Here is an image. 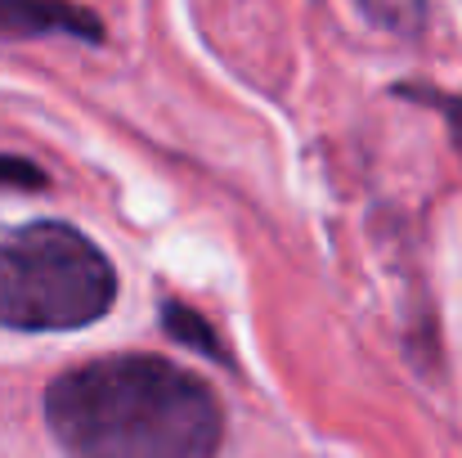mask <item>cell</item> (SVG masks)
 Here are the masks:
<instances>
[{
	"mask_svg": "<svg viewBox=\"0 0 462 458\" xmlns=\"http://www.w3.org/2000/svg\"><path fill=\"white\" fill-rule=\"evenodd\" d=\"M117 270L99 243L63 220L0 225V328L68 332L104 319Z\"/></svg>",
	"mask_w": 462,
	"mask_h": 458,
	"instance_id": "obj_2",
	"label": "cell"
},
{
	"mask_svg": "<svg viewBox=\"0 0 462 458\" xmlns=\"http://www.w3.org/2000/svg\"><path fill=\"white\" fill-rule=\"evenodd\" d=\"M0 32H14V36L63 32V36H81V41H104V23L90 9L45 5V0H0Z\"/></svg>",
	"mask_w": 462,
	"mask_h": 458,
	"instance_id": "obj_3",
	"label": "cell"
},
{
	"mask_svg": "<svg viewBox=\"0 0 462 458\" xmlns=\"http://www.w3.org/2000/svg\"><path fill=\"white\" fill-rule=\"evenodd\" d=\"M162 328H166L180 346H189V351H198V355H207V360H216V364H234V360H229V346L220 341V332H216L198 310H189L184 302H162Z\"/></svg>",
	"mask_w": 462,
	"mask_h": 458,
	"instance_id": "obj_4",
	"label": "cell"
},
{
	"mask_svg": "<svg viewBox=\"0 0 462 458\" xmlns=\"http://www.w3.org/2000/svg\"><path fill=\"white\" fill-rule=\"evenodd\" d=\"M45 423L72 458H216V391L162 355H104L45 391Z\"/></svg>",
	"mask_w": 462,
	"mask_h": 458,
	"instance_id": "obj_1",
	"label": "cell"
},
{
	"mask_svg": "<svg viewBox=\"0 0 462 458\" xmlns=\"http://www.w3.org/2000/svg\"><path fill=\"white\" fill-rule=\"evenodd\" d=\"M427 99H436L440 104V113H445V122H449V131H454V149L462 153V95H427Z\"/></svg>",
	"mask_w": 462,
	"mask_h": 458,
	"instance_id": "obj_6",
	"label": "cell"
},
{
	"mask_svg": "<svg viewBox=\"0 0 462 458\" xmlns=\"http://www.w3.org/2000/svg\"><path fill=\"white\" fill-rule=\"evenodd\" d=\"M0 189H18V193H36L45 189V171L27 157H9L0 153Z\"/></svg>",
	"mask_w": 462,
	"mask_h": 458,
	"instance_id": "obj_5",
	"label": "cell"
}]
</instances>
